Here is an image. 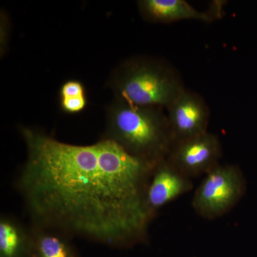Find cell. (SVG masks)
Masks as SVG:
<instances>
[{
  "label": "cell",
  "mask_w": 257,
  "mask_h": 257,
  "mask_svg": "<svg viewBox=\"0 0 257 257\" xmlns=\"http://www.w3.org/2000/svg\"><path fill=\"white\" fill-rule=\"evenodd\" d=\"M26 160L17 187L31 224L111 246L145 242V195L154 169L111 140L63 143L22 127Z\"/></svg>",
  "instance_id": "1"
},
{
  "label": "cell",
  "mask_w": 257,
  "mask_h": 257,
  "mask_svg": "<svg viewBox=\"0 0 257 257\" xmlns=\"http://www.w3.org/2000/svg\"><path fill=\"white\" fill-rule=\"evenodd\" d=\"M103 138L153 165L167 158L174 144L163 108L135 105L116 99L106 109Z\"/></svg>",
  "instance_id": "2"
},
{
  "label": "cell",
  "mask_w": 257,
  "mask_h": 257,
  "mask_svg": "<svg viewBox=\"0 0 257 257\" xmlns=\"http://www.w3.org/2000/svg\"><path fill=\"white\" fill-rule=\"evenodd\" d=\"M108 87L118 100L163 109L185 89L175 67L148 56H135L121 62L113 70Z\"/></svg>",
  "instance_id": "3"
},
{
  "label": "cell",
  "mask_w": 257,
  "mask_h": 257,
  "mask_svg": "<svg viewBox=\"0 0 257 257\" xmlns=\"http://www.w3.org/2000/svg\"><path fill=\"white\" fill-rule=\"evenodd\" d=\"M246 187L244 176L238 166L218 165L204 175L194 191L193 209L204 219H219L237 205Z\"/></svg>",
  "instance_id": "4"
},
{
  "label": "cell",
  "mask_w": 257,
  "mask_h": 257,
  "mask_svg": "<svg viewBox=\"0 0 257 257\" xmlns=\"http://www.w3.org/2000/svg\"><path fill=\"white\" fill-rule=\"evenodd\" d=\"M222 146L217 135L207 132L195 138L176 142L167 160L179 172L192 179L206 175L220 165Z\"/></svg>",
  "instance_id": "5"
},
{
  "label": "cell",
  "mask_w": 257,
  "mask_h": 257,
  "mask_svg": "<svg viewBox=\"0 0 257 257\" xmlns=\"http://www.w3.org/2000/svg\"><path fill=\"white\" fill-rule=\"evenodd\" d=\"M166 109L174 143L209 132L210 110L198 93L185 88Z\"/></svg>",
  "instance_id": "6"
},
{
  "label": "cell",
  "mask_w": 257,
  "mask_h": 257,
  "mask_svg": "<svg viewBox=\"0 0 257 257\" xmlns=\"http://www.w3.org/2000/svg\"><path fill=\"white\" fill-rule=\"evenodd\" d=\"M137 5L142 18L152 23L170 24L183 20L211 23L224 15L226 2L214 1L204 11L184 0H140Z\"/></svg>",
  "instance_id": "7"
},
{
  "label": "cell",
  "mask_w": 257,
  "mask_h": 257,
  "mask_svg": "<svg viewBox=\"0 0 257 257\" xmlns=\"http://www.w3.org/2000/svg\"><path fill=\"white\" fill-rule=\"evenodd\" d=\"M194 187L192 179L179 172L167 159L152 172L145 195L147 214L153 220L162 207L187 194Z\"/></svg>",
  "instance_id": "8"
},
{
  "label": "cell",
  "mask_w": 257,
  "mask_h": 257,
  "mask_svg": "<svg viewBox=\"0 0 257 257\" xmlns=\"http://www.w3.org/2000/svg\"><path fill=\"white\" fill-rule=\"evenodd\" d=\"M31 230L16 218L0 219V257H31Z\"/></svg>",
  "instance_id": "9"
},
{
  "label": "cell",
  "mask_w": 257,
  "mask_h": 257,
  "mask_svg": "<svg viewBox=\"0 0 257 257\" xmlns=\"http://www.w3.org/2000/svg\"><path fill=\"white\" fill-rule=\"evenodd\" d=\"M30 230L31 257H77L68 234L32 224Z\"/></svg>",
  "instance_id": "10"
},
{
  "label": "cell",
  "mask_w": 257,
  "mask_h": 257,
  "mask_svg": "<svg viewBox=\"0 0 257 257\" xmlns=\"http://www.w3.org/2000/svg\"><path fill=\"white\" fill-rule=\"evenodd\" d=\"M60 107L67 114H77L85 109L87 104V96H72L60 97Z\"/></svg>",
  "instance_id": "11"
},
{
  "label": "cell",
  "mask_w": 257,
  "mask_h": 257,
  "mask_svg": "<svg viewBox=\"0 0 257 257\" xmlns=\"http://www.w3.org/2000/svg\"><path fill=\"white\" fill-rule=\"evenodd\" d=\"M11 35V24L8 15L5 10L0 13V55L4 57L9 47Z\"/></svg>",
  "instance_id": "12"
},
{
  "label": "cell",
  "mask_w": 257,
  "mask_h": 257,
  "mask_svg": "<svg viewBox=\"0 0 257 257\" xmlns=\"http://www.w3.org/2000/svg\"><path fill=\"white\" fill-rule=\"evenodd\" d=\"M86 95L85 87L78 80L67 81L62 84L60 89V97L67 96Z\"/></svg>",
  "instance_id": "13"
}]
</instances>
